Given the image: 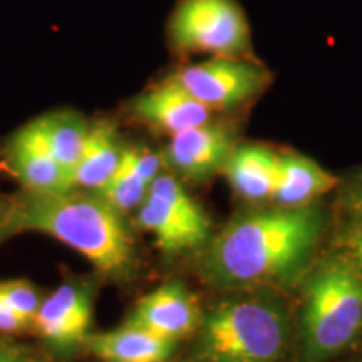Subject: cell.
<instances>
[{"label": "cell", "mask_w": 362, "mask_h": 362, "mask_svg": "<svg viewBox=\"0 0 362 362\" xmlns=\"http://www.w3.org/2000/svg\"><path fill=\"white\" fill-rule=\"evenodd\" d=\"M324 225L322 211L309 205L242 214L202 248L198 274L218 291L291 284L312 262Z\"/></svg>", "instance_id": "1"}, {"label": "cell", "mask_w": 362, "mask_h": 362, "mask_svg": "<svg viewBox=\"0 0 362 362\" xmlns=\"http://www.w3.org/2000/svg\"><path fill=\"white\" fill-rule=\"evenodd\" d=\"M22 232L57 238L106 277L123 279L133 267V240L121 214L96 193L24 194L11 202L0 240Z\"/></svg>", "instance_id": "2"}, {"label": "cell", "mask_w": 362, "mask_h": 362, "mask_svg": "<svg viewBox=\"0 0 362 362\" xmlns=\"http://www.w3.org/2000/svg\"><path fill=\"white\" fill-rule=\"evenodd\" d=\"M291 339L287 307L269 292L223 300L198 325V362H279Z\"/></svg>", "instance_id": "3"}, {"label": "cell", "mask_w": 362, "mask_h": 362, "mask_svg": "<svg viewBox=\"0 0 362 362\" xmlns=\"http://www.w3.org/2000/svg\"><path fill=\"white\" fill-rule=\"evenodd\" d=\"M300 314L305 362H325L362 332V272L336 252L319 262L304 284Z\"/></svg>", "instance_id": "4"}, {"label": "cell", "mask_w": 362, "mask_h": 362, "mask_svg": "<svg viewBox=\"0 0 362 362\" xmlns=\"http://www.w3.org/2000/svg\"><path fill=\"white\" fill-rule=\"evenodd\" d=\"M170 42L178 52L245 57L250 25L235 0H180L171 16Z\"/></svg>", "instance_id": "5"}, {"label": "cell", "mask_w": 362, "mask_h": 362, "mask_svg": "<svg viewBox=\"0 0 362 362\" xmlns=\"http://www.w3.org/2000/svg\"><path fill=\"white\" fill-rule=\"evenodd\" d=\"M136 221L155 237L166 255L198 252L211 238V225L203 208L171 175H158L138 208Z\"/></svg>", "instance_id": "6"}, {"label": "cell", "mask_w": 362, "mask_h": 362, "mask_svg": "<svg viewBox=\"0 0 362 362\" xmlns=\"http://www.w3.org/2000/svg\"><path fill=\"white\" fill-rule=\"evenodd\" d=\"M210 111H226L250 103L270 84V72L247 57H214L171 76Z\"/></svg>", "instance_id": "7"}, {"label": "cell", "mask_w": 362, "mask_h": 362, "mask_svg": "<svg viewBox=\"0 0 362 362\" xmlns=\"http://www.w3.org/2000/svg\"><path fill=\"white\" fill-rule=\"evenodd\" d=\"M93 317V291L84 284H64L40 304L34 324L49 347L69 354L84 342Z\"/></svg>", "instance_id": "8"}, {"label": "cell", "mask_w": 362, "mask_h": 362, "mask_svg": "<svg viewBox=\"0 0 362 362\" xmlns=\"http://www.w3.org/2000/svg\"><path fill=\"white\" fill-rule=\"evenodd\" d=\"M235 148L233 131L208 121L171 136L165 163L185 178L205 180L225 168Z\"/></svg>", "instance_id": "9"}, {"label": "cell", "mask_w": 362, "mask_h": 362, "mask_svg": "<svg viewBox=\"0 0 362 362\" xmlns=\"http://www.w3.org/2000/svg\"><path fill=\"white\" fill-rule=\"evenodd\" d=\"M200 322L202 312L197 298L183 284L173 280L144 296L134 305L126 325L176 342L197 330Z\"/></svg>", "instance_id": "10"}, {"label": "cell", "mask_w": 362, "mask_h": 362, "mask_svg": "<svg viewBox=\"0 0 362 362\" xmlns=\"http://www.w3.org/2000/svg\"><path fill=\"white\" fill-rule=\"evenodd\" d=\"M8 163L17 178L35 194H66L74 192L72 175L49 151L35 121L22 128L8 146Z\"/></svg>", "instance_id": "11"}, {"label": "cell", "mask_w": 362, "mask_h": 362, "mask_svg": "<svg viewBox=\"0 0 362 362\" xmlns=\"http://www.w3.org/2000/svg\"><path fill=\"white\" fill-rule=\"evenodd\" d=\"M131 111L149 128L170 136L205 124L211 117L205 104L197 101L173 78L139 94L131 104Z\"/></svg>", "instance_id": "12"}, {"label": "cell", "mask_w": 362, "mask_h": 362, "mask_svg": "<svg viewBox=\"0 0 362 362\" xmlns=\"http://www.w3.org/2000/svg\"><path fill=\"white\" fill-rule=\"evenodd\" d=\"M337 178L309 158L285 153L277 158L274 198L280 206H307L337 187Z\"/></svg>", "instance_id": "13"}, {"label": "cell", "mask_w": 362, "mask_h": 362, "mask_svg": "<svg viewBox=\"0 0 362 362\" xmlns=\"http://www.w3.org/2000/svg\"><path fill=\"white\" fill-rule=\"evenodd\" d=\"M83 344L103 362H168L176 342L124 324L110 332L88 334Z\"/></svg>", "instance_id": "14"}, {"label": "cell", "mask_w": 362, "mask_h": 362, "mask_svg": "<svg viewBox=\"0 0 362 362\" xmlns=\"http://www.w3.org/2000/svg\"><path fill=\"white\" fill-rule=\"evenodd\" d=\"M279 153L262 144H242L233 149L225 175L240 197L250 202L272 198Z\"/></svg>", "instance_id": "15"}, {"label": "cell", "mask_w": 362, "mask_h": 362, "mask_svg": "<svg viewBox=\"0 0 362 362\" xmlns=\"http://www.w3.org/2000/svg\"><path fill=\"white\" fill-rule=\"evenodd\" d=\"M124 148L121 146L115 126L98 123L89 126L83 153L72 171L74 188L99 192L119 168Z\"/></svg>", "instance_id": "16"}, {"label": "cell", "mask_w": 362, "mask_h": 362, "mask_svg": "<svg viewBox=\"0 0 362 362\" xmlns=\"http://www.w3.org/2000/svg\"><path fill=\"white\" fill-rule=\"evenodd\" d=\"M49 151L62 168L72 175L83 153L89 126L74 111H59L35 119ZM74 183V181H72Z\"/></svg>", "instance_id": "17"}, {"label": "cell", "mask_w": 362, "mask_h": 362, "mask_svg": "<svg viewBox=\"0 0 362 362\" xmlns=\"http://www.w3.org/2000/svg\"><path fill=\"white\" fill-rule=\"evenodd\" d=\"M148 189V181L143 176H139L123 153V160H121L119 168H117L115 176L99 192H96V194L123 215L133 211L134 208H139L146 198Z\"/></svg>", "instance_id": "18"}, {"label": "cell", "mask_w": 362, "mask_h": 362, "mask_svg": "<svg viewBox=\"0 0 362 362\" xmlns=\"http://www.w3.org/2000/svg\"><path fill=\"white\" fill-rule=\"evenodd\" d=\"M0 296L6 298L13 310L34 324V317L42 304V298L33 284L25 280H6L0 282Z\"/></svg>", "instance_id": "19"}, {"label": "cell", "mask_w": 362, "mask_h": 362, "mask_svg": "<svg viewBox=\"0 0 362 362\" xmlns=\"http://www.w3.org/2000/svg\"><path fill=\"white\" fill-rule=\"evenodd\" d=\"M336 248L339 255L362 272V216L347 215V221L337 233Z\"/></svg>", "instance_id": "20"}, {"label": "cell", "mask_w": 362, "mask_h": 362, "mask_svg": "<svg viewBox=\"0 0 362 362\" xmlns=\"http://www.w3.org/2000/svg\"><path fill=\"white\" fill-rule=\"evenodd\" d=\"M341 206L347 215L362 216V173L352 178L341 193Z\"/></svg>", "instance_id": "21"}, {"label": "cell", "mask_w": 362, "mask_h": 362, "mask_svg": "<svg viewBox=\"0 0 362 362\" xmlns=\"http://www.w3.org/2000/svg\"><path fill=\"white\" fill-rule=\"evenodd\" d=\"M29 325H33V322L13 310L6 298L0 296V332H21Z\"/></svg>", "instance_id": "22"}, {"label": "cell", "mask_w": 362, "mask_h": 362, "mask_svg": "<svg viewBox=\"0 0 362 362\" xmlns=\"http://www.w3.org/2000/svg\"><path fill=\"white\" fill-rule=\"evenodd\" d=\"M0 362H37L33 356L27 354L25 351L12 346L11 342L0 339Z\"/></svg>", "instance_id": "23"}, {"label": "cell", "mask_w": 362, "mask_h": 362, "mask_svg": "<svg viewBox=\"0 0 362 362\" xmlns=\"http://www.w3.org/2000/svg\"><path fill=\"white\" fill-rule=\"evenodd\" d=\"M8 208H11V202L6 200V198L0 194V228H2L4 220H6V216L8 214Z\"/></svg>", "instance_id": "24"}]
</instances>
